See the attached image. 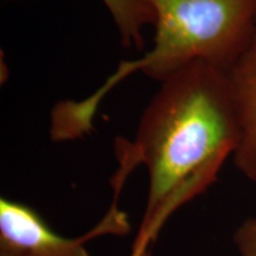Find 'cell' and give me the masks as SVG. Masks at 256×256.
<instances>
[{
	"label": "cell",
	"mask_w": 256,
	"mask_h": 256,
	"mask_svg": "<svg viewBox=\"0 0 256 256\" xmlns=\"http://www.w3.org/2000/svg\"><path fill=\"white\" fill-rule=\"evenodd\" d=\"M240 142L226 72L194 63L160 83L140 118L133 142L118 139L116 174L136 166L148 174L138 236L153 242L168 220L216 182Z\"/></svg>",
	"instance_id": "cell-1"
},
{
	"label": "cell",
	"mask_w": 256,
	"mask_h": 256,
	"mask_svg": "<svg viewBox=\"0 0 256 256\" xmlns=\"http://www.w3.org/2000/svg\"><path fill=\"white\" fill-rule=\"evenodd\" d=\"M154 12V38L147 52L121 62L95 92L82 101H62L51 126L62 142L92 130L102 98L136 72L162 83L194 63L228 72L256 34V0H145Z\"/></svg>",
	"instance_id": "cell-2"
},
{
	"label": "cell",
	"mask_w": 256,
	"mask_h": 256,
	"mask_svg": "<svg viewBox=\"0 0 256 256\" xmlns=\"http://www.w3.org/2000/svg\"><path fill=\"white\" fill-rule=\"evenodd\" d=\"M130 230L127 216L112 203L107 215L78 238H66L51 228L34 208L0 198V256H90L86 244L104 235L124 236Z\"/></svg>",
	"instance_id": "cell-3"
},
{
	"label": "cell",
	"mask_w": 256,
	"mask_h": 256,
	"mask_svg": "<svg viewBox=\"0 0 256 256\" xmlns=\"http://www.w3.org/2000/svg\"><path fill=\"white\" fill-rule=\"evenodd\" d=\"M226 75L240 124L234 160L238 171L256 184V34Z\"/></svg>",
	"instance_id": "cell-4"
},
{
	"label": "cell",
	"mask_w": 256,
	"mask_h": 256,
	"mask_svg": "<svg viewBox=\"0 0 256 256\" xmlns=\"http://www.w3.org/2000/svg\"><path fill=\"white\" fill-rule=\"evenodd\" d=\"M119 32L121 46L142 51L145 48L144 28L154 23V12L145 0H101Z\"/></svg>",
	"instance_id": "cell-5"
},
{
	"label": "cell",
	"mask_w": 256,
	"mask_h": 256,
	"mask_svg": "<svg viewBox=\"0 0 256 256\" xmlns=\"http://www.w3.org/2000/svg\"><path fill=\"white\" fill-rule=\"evenodd\" d=\"M238 256H256V215L246 220L234 234Z\"/></svg>",
	"instance_id": "cell-6"
},
{
	"label": "cell",
	"mask_w": 256,
	"mask_h": 256,
	"mask_svg": "<svg viewBox=\"0 0 256 256\" xmlns=\"http://www.w3.org/2000/svg\"><path fill=\"white\" fill-rule=\"evenodd\" d=\"M150 244H151V242L147 241L146 238L136 236L130 256H147V250H148Z\"/></svg>",
	"instance_id": "cell-7"
}]
</instances>
